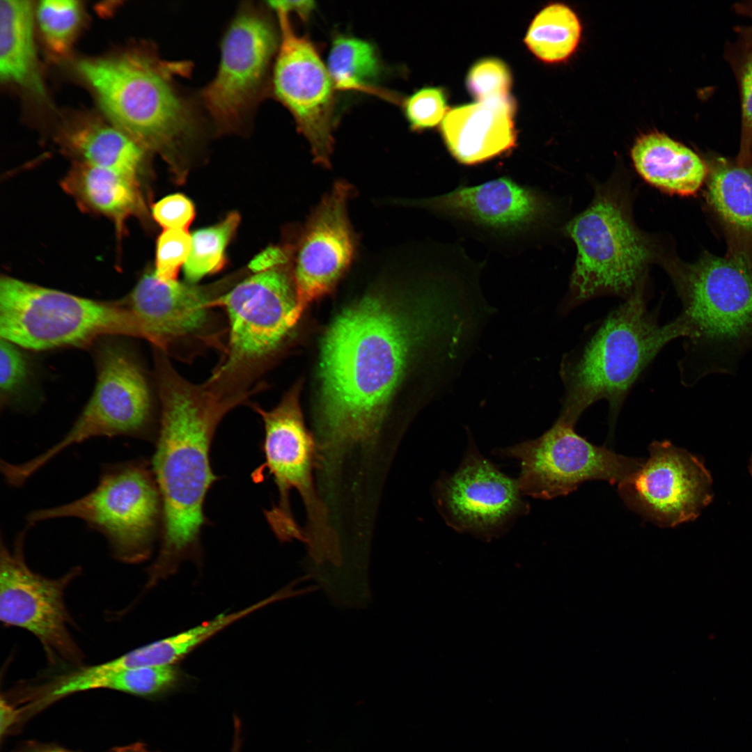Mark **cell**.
Returning a JSON list of instances; mask_svg holds the SVG:
<instances>
[{"instance_id":"8","label":"cell","mask_w":752,"mask_h":752,"mask_svg":"<svg viewBox=\"0 0 752 752\" xmlns=\"http://www.w3.org/2000/svg\"><path fill=\"white\" fill-rule=\"evenodd\" d=\"M111 334L140 336L127 306L1 278V338L21 347L46 350L84 345Z\"/></svg>"},{"instance_id":"22","label":"cell","mask_w":752,"mask_h":752,"mask_svg":"<svg viewBox=\"0 0 752 752\" xmlns=\"http://www.w3.org/2000/svg\"><path fill=\"white\" fill-rule=\"evenodd\" d=\"M54 675L25 689L26 709L38 712L72 694L106 689L136 696H152L173 687L179 680L178 670L173 666L98 670L94 666H81Z\"/></svg>"},{"instance_id":"15","label":"cell","mask_w":752,"mask_h":752,"mask_svg":"<svg viewBox=\"0 0 752 752\" xmlns=\"http://www.w3.org/2000/svg\"><path fill=\"white\" fill-rule=\"evenodd\" d=\"M648 451L649 457L618 485L624 503L660 527L696 519L713 497L704 464L668 441H653Z\"/></svg>"},{"instance_id":"20","label":"cell","mask_w":752,"mask_h":752,"mask_svg":"<svg viewBox=\"0 0 752 752\" xmlns=\"http://www.w3.org/2000/svg\"><path fill=\"white\" fill-rule=\"evenodd\" d=\"M214 290L177 280L163 281L150 272L136 285L127 307L140 336L162 345L169 340L195 334L204 327L210 307L219 299L213 296Z\"/></svg>"},{"instance_id":"25","label":"cell","mask_w":752,"mask_h":752,"mask_svg":"<svg viewBox=\"0 0 752 752\" xmlns=\"http://www.w3.org/2000/svg\"><path fill=\"white\" fill-rule=\"evenodd\" d=\"M33 6L29 1L0 3V78L45 99L34 39Z\"/></svg>"},{"instance_id":"33","label":"cell","mask_w":752,"mask_h":752,"mask_svg":"<svg viewBox=\"0 0 752 752\" xmlns=\"http://www.w3.org/2000/svg\"><path fill=\"white\" fill-rule=\"evenodd\" d=\"M511 75L506 65L495 58L476 62L467 78V88L479 101L508 97Z\"/></svg>"},{"instance_id":"9","label":"cell","mask_w":752,"mask_h":752,"mask_svg":"<svg viewBox=\"0 0 752 752\" xmlns=\"http://www.w3.org/2000/svg\"><path fill=\"white\" fill-rule=\"evenodd\" d=\"M97 377L91 397L68 432L56 444L27 461L14 463L15 480L25 484L65 450L100 437L155 441L148 384L128 349L106 343L96 355Z\"/></svg>"},{"instance_id":"26","label":"cell","mask_w":752,"mask_h":752,"mask_svg":"<svg viewBox=\"0 0 752 752\" xmlns=\"http://www.w3.org/2000/svg\"><path fill=\"white\" fill-rule=\"evenodd\" d=\"M707 178L709 205L730 234L752 242V166L718 158Z\"/></svg>"},{"instance_id":"13","label":"cell","mask_w":752,"mask_h":752,"mask_svg":"<svg viewBox=\"0 0 752 752\" xmlns=\"http://www.w3.org/2000/svg\"><path fill=\"white\" fill-rule=\"evenodd\" d=\"M574 427L557 419L538 438L495 452L519 461L517 481L522 496L551 499L569 494L593 480L618 485L643 463V459L617 454L589 442Z\"/></svg>"},{"instance_id":"17","label":"cell","mask_w":752,"mask_h":752,"mask_svg":"<svg viewBox=\"0 0 752 752\" xmlns=\"http://www.w3.org/2000/svg\"><path fill=\"white\" fill-rule=\"evenodd\" d=\"M435 498L448 524L484 538L501 534L528 511L517 480L485 458L472 442L457 469L439 480Z\"/></svg>"},{"instance_id":"36","label":"cell","mask_w":752,"mask_h":752,"mask_svg":"<svg viewBox=\"0 0 752 752\" xmlns=\"http://www.w3.org/2000/svg\"><path fill=\"white\" fill-rule=\"evenodd\" d=\"M155 220L164 229L187 230L195 217L193 203L180 194L167 196L152 207Z\"/></svg>"},{"instance_id":"2","label":"cell","mask_w":752,"mask_h":752,"mask_svg":"<svg viewBox=\"0 0 752 752\" xmlns=\"http://www.w3.org/2000/svg\"><path fill=\"white\" fill-rule=\"evenodd\" d=\"M162 404L159 428L150 462L162 501L161 544L150 566L165 579L180 563L200 554L201 530L206 522L203 504L217 479L210 460V447L223 416L242 400L214 394L209 385L183 379L162 357L159 366Z\"/></svg>"},{"instance_id":"42","label":"cell","mask_w":752,"mask_h":752,"mask_svg":"<svg viewBox=\"0 0 752 752\" xmlns=\"http://www.w3.org/2000/svg\"><path fill=\"white\" fill-rule=\"evenodd\" d=\"M738 13L752 19V1L742 2L735 6ZM742 34L748 42H752V25L742 29Z\"/></svg>"},{"instance_id":"12","label":"cell","mask_w":752,"mask_h":752,"mask_svg":"<svg viewBox=\"0 0 752 752\" xmlns=\"http://www.w3.org/2000/svg\"><path fill=\"white\" fill-rule=\"evenodd\" d=\"M33 525L26 523L10 549L0 546V620L33 634L52 665L83 666V652L74 639L72 620L65 605V591L81 574L75 567L58 578L34 572L24 556V540Z\"/></svg>"},{"instance_id":"10","label":"cell","mask_w":752,"mask_h":752,"mask_svg":"<svg viewBox=\"0 0 752 752\" xmlns=\"http://www.w3.org/2000/svg\"><path fill=\"white\" fill-rule=\"evenodd\" d=\"M566 230L576 244L577 258L562 313L599 295L627 299L643 285L649 249L613 198L597 197Z\"/></svg>"},{"instance_id":"29","label":"cell","mask_w":752,"mask_h":752,"mask_svg":"<svg viewBox=\"0 0 752 752\" xmlns=\"http://www.w3.org/2000/svg\"><path fill=\"white\" fill-rule=\"evenodd\" d=\"M581 33L577 13L564 3H553L534 17L524 42L540 61L558 63L567 61L575 52Z\"/></svg>"},{"instance_id":"24","label":"cell","mask_w":752,"mask_h":752,"mask_svg":"<svg viewBox=\"0 0 752 752\" xmlns=\"http://www.w3.org/2000/svg\"><path fill=\"white\" fill-rule=\"evenodd\" d=\"M83 207L111 218L118 230L129 217L146 212L136 176L80 162L62 182Z\"/></svg>"},{"instance_id":"35","label":"cell","mask_w":752,"mask_h":752,"mask_svg":"<svg viewBox=\"0 0 752 752\" xmlns=\"http://www.w3.org/2000/svg\"><path fill=\"white\" fill-rule=\"evenodd\" d=\"M446 95L440 87L423 88L404 102V111L411 127L423 130L436 126L446 113Z\"/></svg>"},{"instance_id":"31","label":"cell","mask_w":752,"mask_h":752,"mask_svg":"<svg viewBox=\"0 0 752 752\" xmlns=\"http://www.w3.org/2000/svg\"><path fill=\"white\" fill-rule=\"evenodd\" d=\"M240 221V214L233 212L219 224L193 233L190 252L183 266L187 281L196 282L224 267L226 263V249Z\"/></svg>"},{"instance_id":"21","label":"cell","mask_w":752,"mask_h":752,"mask_svg":"<svg viewBox=\"0 0 752 752\" xmlns=\"http://www.w3.org/2000/svg\"><path fill=\"white\" fill-rule=\"evenodd\" d=\"M515 104L508 96L452 109L441 132L452 156L473 165L510 150L515 145Z\"/></svg>"},{"instance_id":"37","label":"cell","mask_w":752,"mask_h":752,"mask_svg":"<svg viewBox=\"0 0 752 752\" xmlns=\"http://www.w3.org/2000/svg\"><path fill=\"white\" fill-rule=\"evenodd\" d=\"M28 373L26 357L19 347L1 338L0 341V387L4 395L16 391L23 383Z\"/></svg>"},{"instance_id":"34","label":"cell","mask_w":752,"mask_h":752,"mask_svg":"<svg viewBox=\"0 0 752 752\" xmlns=\"http://www.w3.org/2000/svg\"><path fill=\"white\" fill-rule=\"evenodd\" d=\"M191 235L187 230L164 229L157 241L155 274L163 281H176L189 256Z\"/></svg>"},{"instance_id":"45","label":"cell","mask_w":752,"mask_h":752,"mask_svg":"<svg viewBox=\"0 0 752 752\" xmlns=\"http://www.w3.org/2000/svg\"><path fill=\"white\" fill-rule=\"evenodd\" d=\"M749 469H750L751 474L752 476V457H751V460Z\"/></svg>"},{"instance_id":"30","label":"cell","mask_w":752,"mask_h":752,"mask_svg":"<svg viewBox=\"0 0 752 752\" xmlns=\"http://www.w3.org/2000/svg\"><path fill=\"white\" fill-rule=\"evenodd\" d=\"M327 68L335 89L378 94L373 84L381 72L376 50L366 40L338 36L333 41Z\"/></svg>"},{"instance_id":"18","label":"cell","mask_w":752,"mask_h":752,"mask_svg":"<svg viewBox=\"0 0 752 752\" xmlns=\"http://www.w3.org/2000/svg\"><path fill=\"white\" fill-rule=\"evenodd\" d=\"M351 186L337 182L311 213L299 242L293 274L299 310L330 292L353 259L356 242L347 216Z\"/></svg>"},{"instance_id":"14","label":"cell","mask_w":752,"mask_h":752,"mask_svg":"<svg viewBox=\"0 0 752 752\" xmlns=\"http://www.w3.org/2000/svg\"><path fill=\"white\" fill-rule=\"evenodd\" d=\"M290 262L256 273L217 299V304L225 307L229 318L230 349L227 360L213 377L267 358L297 322L302 313Z\"/></svg>"},{"instance_id":"4","label":"cell","mask_w":752,"mask_h":752,"mask_svg":"<svg viewBox=\"0 0 752 752\" xmlns=\"http://www.w3.org/2000/svg\"><path fill=\"white\" fill-rule=\"evenodd\" d=\"M705 252L679 264L673 279L682 301L677 317L686 331L681 379L691 386L714 373L733 374L752 350V259L733 250Z\"/></svg>"},{"instance_id":"7","label":"cell","mask_w":752,"mask_h":752,"mask_svg":"<svg viewBox=\"0 0 752 752\" xmlns=\"http://www.w3.org/2000/svg\"><path fill=\"white\" fill-rule=\"evenodd\" d=\"M73 518L104 536L113 556L135 564L148 560L162 530V509L150 463L143 459L105 464L95 487L56 506L36 509L27 523Z\"/></svg>"},{"instance_id":"3","label":"cell","mask_w":752,"mask_h":752,"mask_svg":"<svg viewBox=\"0 0 752 752\" xmlns=\"http://www.w3.org/2000/svg\"><path fill=\"white\" fill-rule=\"evenodd\" d=\"M77 69L112 125L145 148L173 160L201 136L199 113L178 82L191 74L190 62L144 51L82 60Z\"/></svg>"},{"instance_id":"23","label":"cell","mask_w":752,"mask_h":752,"mask_svg":"<svg viewBox=\"0 0 752 752\" xmlns=\"http://www.w3.org/2000/svg\"><path fill=\"white\" fill-rule=\"evenodd\" d=\"M631 155L643 179L671 194H695L707 177L708 167L696 152L659 132L639 136Z\"/></svg>"},{"instance_id":"6","label":"cell","mask_w":752,"mask_h":752,"mask_svg":"<svg viewBox=\"0 0 752 752\" xmlns=\"http://www.w3.org/2000/svg\"><path fill=\"white\" fill-rule=\"evenodd\" d=\"M299 388L294 386L271 410L255 406L263 421L265 463L277 486L276 504L265 512L279 540L306 542L313 553L323 556L337 554V538L313 479L315 441L305 426L299 402Z\"/></svg>"},{"instance_id":"28","label":"cell","mask_w":752,"mask_h":752,"mask_svg":"<svg viewBox=\"0 0 752 752\" xmlns=\"http://www.w3.org/2000/svg\"><path fill=\"white\" fill-rule=\"evenodd\" d=\"M274 601L270 596L237 612L220 614L187 631L129 651L126 653L127 665L131 668L174 665L227 626Z\"/></svg>"},{"instance_id":"11","label":"cell","mask_w":752,"mask_h":752,"mask_svg":"<svg viewBox=\"0 0 752 752\" xmlns=\"http://www.w3.org/2000/svg\"><path fill=\"white\" fill-rule=\"evenodd\" d=\"M275 27L260 6L240 7L221 46L217 72L201 92V100L219 134L248 128L267 94L270 70L279 48Z\"/></svg>"},{"instance_id":"32","label":"cell","mask_w":752,"mask_h":752,"mask_svg":"<svg viewBox=\"0 0 752 752\" xmlns=\"http://www.w3.org/2000/svg\"><path fill=\"white\" fill-rule=\"evenodd\" d=\"M82 6L74 0H45L38 3L35 17L48 50L63 56L70 51L80 28Z\"/></svg>"},{"instance_id":"27","label":"cell","mask_w":752,"mask_h":752,"mask_svg":"<svg viewBox=\"0 0 752 752\" xmlns=\"http://www.w3.org/2000/svg\"><path fill=\"white\" fill-rule=\"evenodd\" d=\"M70 148L87 164L136 176L145 148L115 125L91 123L71 132Z\"/></svg>"},{"instance_id":"16","label":"cell","mask_w":752,"mask_h":752,"mask_svg":"<svg viewBox=\"0 0 752 752\" xmlns=\"http://www.w3.org/2000/svg\"><path fill=\"white\" fill-rule=\"evenodd\" d=\"M281 37L271 86L310 144L314 161L329 167L333 150L335 87L317 49L297 35L288 15L277 10Z\"/></svg>"},{"instance_id":"40","label":"cell","mask_w":752,"mask_h":752,"mask_svg":"<svg viewBox=\"0 0 752 752\" xmlns=\"http://www.w3.org/2000/svg\"><path fill=\"white\" fill-rule=\"evenodd\" d=\"M275 11L280 10L289 15L297 13L303 19H306L314 8L313 1H272L268 2Z\"/></svg>"},{"instance_id":"44","label":"cell","mask_w":752,"mask_h":752,"mask_svg":"<svg viewBox=\"0 0 752 752\" xmlns=\"http://www.w3.org/2000/svg\"><path fill=\"white\" fill-rule=\"evenodd\" d=\"M109 752H151L148 751L144 745L140 743H135L124 746H118L112 749Z\"/></svg>"},{"instance_id":"38","label":"cell","mask_w":752,"mask_h":752,"mask_svg":"<svg viewBox=\"0 0 752 752\" xmlns=\"http://www.w3.org/2000/svg\"><path fill=\"white\" fill-rule=\"evenodd\" d=\"M743 138L738 163L743 164L752 149V54L746 59L740 76Z\"/></svg>"},{"instance_id":"1","label":"cell","mask_w":752,"mask_h":752,"mask_svg":"<svg viewBox=\"0 0 752 752\" xmlns=\"http://www.w3.org/2000/svg\"><path fill=\"white\" fill-rule=\"evenodd\" d=\"M483 332L474 302L446 281H426L405 304L370 295L346 308L321 346V464H334L347 449L374 439L417 360L462 372Z\"/></svg>"},{"instance_id":"5","label":"cell","mask_w":752,"mask_h":752,"mask_svg":"<svg viewBox=\"0 0 752 752\" xmlns=\"http://www.w3.org/2000/svg\"><path fill=\"white\" fill-rule=\"evenodd\" d=\"M658 311L647 306L643 285L593 326L574 350L564 355V387L558 419L574 425L599 400L609 407L611 430L632 386L670 341L685 337L677 318L661 324Z\"/></svg>"},{"instance_id":"41","label":"cell","mask_w":752,"mask_h":752,"mask_svg":"<svg viewBox=\"0 0 752 752\" xmlns=\"http://www.w3.org/2000/svg\"><path fill=\"white\" fill-rule=\"evenodd\" d=\"M0 730L1 735L3 736L21 719L22 714L19 709L3 697L0 702Z\"/></svg>"},{"instance_id":"43","label":"cell","mask_w":752,"mask_h":752,"mask_svg":"<svg viewBox=\"0 0 752 752\" xmlns=\"http://www.w3.org/2000/svg\"><path fill=\"white\" fill-rule=\"evenodd\" d=\"M18 752H72L63 748L51 746H32Z\"/></svg>"},{"instance_id":"19","label":"cell","mask_w":752,"mask_h":752,"mask_svg":"<svg viewBox=\"0 0 752 752\" xmlns=\"http://www.w3.org/2000/svg\"><path fill=\"white\" fill-rule=\"evenodd\" d=\"M415 206L491 230L516 233L535 226L547 205L533 190L502 177L414 201Z\"/></svg>"},{"instance_id":"39","label":"cell","mask_w":752,"mask_h":752,"mask_svg":"<svg viewBox=\"0 0 752 752\" xmlns=\"http://www.w3.org/2000/svg\"><path fill=\"white\" fill-rule=\"evenodd\" d=\"M290 262L288 251L279 246H269L257 255L249 263L256 273L266 271Z\"/></svg>"}]
</instances>
